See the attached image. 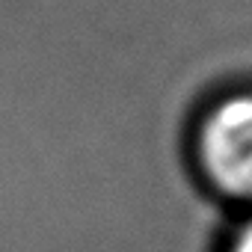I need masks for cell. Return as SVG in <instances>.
Here are the masks:
<instances>
[{
  "label": "cell",
  "instance_id": "obj_2",
  "mask_svg": "<svg viewBox=\"0 0 252 252\" xmlns=\"http://www.w3.org/2000/svg\"><path fill=\"white\" fill-rule=\"evenodd\" d=\"M228 252H252V220H249V222L237 231V237L231 240Z\"/></svg>",
  "mask_w": 252,
  "mask_h": 252
},
{
  "label": "cell",
  "instance_id": "obj_1",
  "mask_svg": "<svg viewBox=\"0 0 252 252\" xmlns=\"http://www.w3.org/2000/svg\"><path fill=\"white\" fill-rule=\"evenodd\" d=\"M196 163L220 196L252 202V89L228 92L202 113Z\"/></svg>",
  "mask_w": 252,
  "mask_h": 252
}]
</instances>
